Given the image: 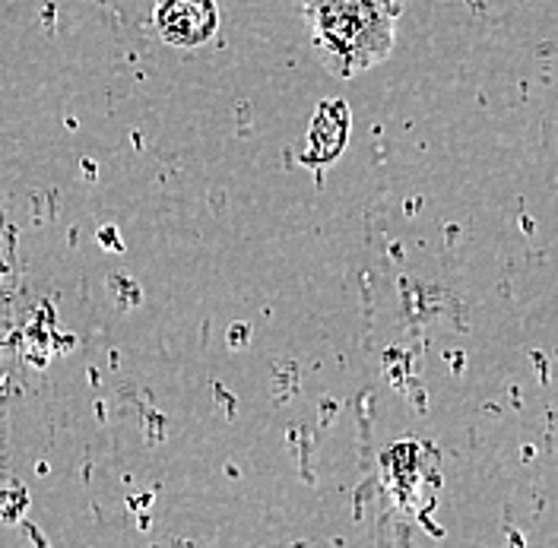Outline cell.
<instances>
[{
  "instance_id": "1",
  "label": "cell",
  "mask_w": 558,
  "mask_h": 548,
  "mask_svg": "<svg viewBox=\"0 0 558 548\" xmlns=\"http://www.w3.org/2000/svg\"><path fill=\"white\" fill-rule=\"evenodd\" d=\"M314 51L337 76H355L390 58L400 0H302Z\"/></svg>"
},
{
  "instance_id": "2",
  "label": "cell",
  "mask_w": 558,
  "mask_h": 548,
  "mask_svg": "<svg viewBox=\"0 0 558 548\" xmlns=\"http://www.w3.org/2000/svg\"><path fill=\"white\" fill-rule=\"evenodd\" d=\"M159 33L172 45H204L219 26V10L213 0H166L159 7Z\"/></svg>"
},
{
  "instance_id": "3",
  "label": "cell",
  "mask_w": 558,
  "mask_h": 548,
  "mask_svg": "<svg viewBox=\"0 0 558 548\" xmlns=\"http://www.w3.org/2000/svg\"><path fill=\"white\" fill-rule=\"evenodd\" d=\"M349 134H352V114L347 102H324L317 108L308 134V153L305 166H330L343 156Z\"/></svg>"
}]
</instances>
